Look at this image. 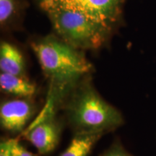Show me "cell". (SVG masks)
Returning a JSON list of instances; mask_svg holds the SVG:
<instances>
[{
  "label": "cell",
  "mask_w": 156,
  "mask_h": 156,
  "mask_svg": "<svg viewBox=\"0 0 156 156\" xmlns=\"http://www.w3.org/2000/svg\"><path fill=\"white\" fill-rule=\"evenodd\" d=\"M0 88L3 93L17 98H30L36 94V85L25 76L1 73Z\"/></svg>",
  "instance_id": "8"
},
{
  "label": "cell",
  "mask_w": 156,
  "mask_h": 156,
  "mask_svg": "<svg viewBox=\"0 0 156 156\" xmlns=\"http://www.w3.org/2000/svg\"><path fill=\"white\" fill-rule=\"evenodd\" d=\"M126 0H38L39 6L51 5L80 13L112 31L122 18Z\"/></svg>",
  "instance_id": "4"
},
{
  "label": "cell",
  "mask_w": 156,
  "mask_h": 156,
  "mask_svg": "<svg viewBox=\"0 0 156 156\" xmlns=\"http://www.w3.org/2000/svg\"><path fill=\"white\" fill-rule=\"evenodd\" d=\"M69 125L76 132H106L124 124L121 112L98 93L89 77L69 93L63 104Z\"/></svg>",
  "instance_id": "2"
},
{
  "label": "cell",
  "mask_w": 156,
  "mask_h": 156,
  "mask_svg": "<svg viewBox=\"0 0 156 156\" xmlns=\"http://www.w3.org/2000/svg\"><path fill=\"white\" fill-rule=\"evenodd\" d=\"M103 132H76L69 145L58 156H88Z\"/></svg>",
  "instance_id": "9"
},
{
  "label": "cell",
  "mask_w": 156,
  "mask_h": 156,
  "mask_svg": "<svg viewBox=\"0 0 156 156\" xmlns=\"http://www.w3.org/2000/svg\"><path fill=\"white\" fill-rule=\"evenodd\" d=\"M1 73L25 76V58L20 50L10 42L2 41L0 44Z\"/></svg>",
  "instance_id": "7"
},
{
  "label": "cell",
  "mask_w": 156,
  "mask_h": 156,
  "mask_svg": "<svg viewBox=\"0 0 156 156\" xmlns=\"http://www.w3.org/2000/svg\"><path fill=\"white\" fill-rule=\"evenodd\" d=\"M7 140V145L11 156H41L40 154H36L28 151L20 143L19 137L8 138Z\"/></svg>",
  "instance_id": "11"
},
{
  "label": "cell",
  "mask_w": 156,
  "mask_h": 156,
  "mask_svg": "<svg viewBox=\"0 0 156 156\" xmlns=\"http://www.w3.org/2000/svg\"><path fill=\"white\" fill-rule=\"evenodd\" d=\"M56 109L55 106L46 103L38 118L22 133L41 156L51 153L59 142L62 126L56 115Z\"/></svg>",
  "instance_id": "5"
},
{
  "label": "cell",
  "mask_w": 156,
  "mask_h": 156,
  "mask_svg": "<svg viewBox=\"0 0 156 156\" xmlns=\"http://www.w3.org/2000/svg\"><path fill=\"white\" fill-rule=\"evenodd\" d=\"M100 156H134L123 147L120 141H116Z\"/></svg>",
  "instance_id": "12"
},
{
  "label": "cell",
  "mask_w": 156,
  "mask_h": 156,
  "mask_svg": "<svg viewBox=\"0 0 156 156\" xmlns=\"http://www.w3.org/2000/svg\"><path fill=\"white\" fill-rule=\"evenodd\" d=\"M36 112V106L30 98H18L5 101L0 106L2 128L12 134H22Z\"/></svg>",
  "instance_id": "6"
},
{
  "label": "cell",
  "mask_w": 156,
  "mask_h": 156,
  "mask_svg": "<svg viewBox=\"0 0 156 156\" xmlns=\"http://www.w3.org/2000/svg\"><path fill=\"white\" fill-rule=\"evenodd\" d=\"M22 9V0H0V25L9 28L18 18Z\"/></svg>",
  "instance_id": "10"
},
{
  "label": "cell",
  "mask_w": 156,
  "mask_h": 156,
  "mask_svg": "<svg viewBox=\"0 0 156 156\" xmlns=\"http://www.w3.org/2000/svg\"><path fill=\"white\" fill-rule=\"evenodd\" d=\"M0 156H11L9 154L7 140L4 139L0 143Z\"/></svg>",
  "instance_id": "13"
},
{
  "label": "cell",
  "mask_w": 156,
  "mask_h": 156,
  "mask_svg": "<svg viewBox=\"0 0 156 156\" xmlns=\"http://www.w3.org/2000/svg\"><path fill=\"white\" fill-rule=\"evenodd\" d=\"M30 47L49 82L46 102L56 108L63 104L72 90L93 70L83 51L67 44L56 34L34 39Z\"/></svg>",
  "instance_id": "1"
},
{
  "label": "cell",
  "mask_w": 156,
  "mask_h": 156,
  "mask_svg": "<svg viewBox=\"0 0 156 156\" xmlns=\"http://www.w3.org/2000/svg\"><path fill=\"white\" fill-rule=\"evenodd\" d=\"M40 7L49 19L54 34L80 50L100 49L112 34L113 31L80 13L51 5Z\"/></svg>",
  "instance_id": "3"
}]
</instances>
